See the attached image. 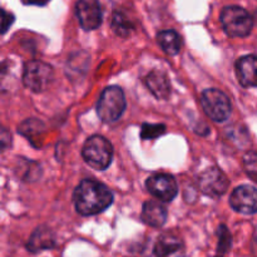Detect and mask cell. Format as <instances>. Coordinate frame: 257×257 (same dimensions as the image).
<instances>
[{"mask_svg": "<svg viewBox=\"0 0 257 257\" xmlns=\"http://www.w3.org/2000/svg\"><path fill=\"white\" fill-rule=\"evenodd\" d=\"M157 42L163 50L170 55H176L181 50V38L175 30H163L158 33Z\"/></svg>", "mask_w": 257, "mask_h": 257, "instance_id": "16", "label": "cell"}, {"mask_svg": "<svg viewBox=\"0 0 257 257\" xmlns=\"http://www.w3.org/2000/svg\"><path fill=\"white\" fill-rule=\"evenodd\" d=\"M142 221L152 227H162L167 221V210L161 203L147 201L142 208Z\"/></svg>", "mask_w": 257, "mask_h": 257, "instance_id": "14", "label": "cell"}, {"mask_svg": "<svg viewBox=\"0 0 257 257\" xmlns=\"http://www.w3.org/2000/svg\"><path fill=\"white\" fill-rule=\"evenodd\" d=\"M125 109L124 93L119 87H108L100 94L97 113L104 123L117 122Z\"/></svg>", "mask_w": 257, "mask_h": 257, "instance_id": "3", "label": "cell"}, {"mask_svg": "<svg viewBox=\"0 0 257 257\" xmlns=\"http://www.w3.org/2000/svg\"><path fill=\"white\" fill-rule=\"evenodd\" d=\"M75 13L84 30H94L102 24V9L98 0H79Z\"/></svg>", "mask_w": 257, "mask_h": 257, "instance_id": "10", "label": "cell"}, {"mask_svg": "<svg viewBox=\"0 0 257 257\" xmlns=\"http://www.w3.org/2000/svg\"><path fill=\"white\" fill-rule=\"evenodd\" d=\"M221 24L230 37H247L252 30V18L243 8L226 7L221 12Z\"/></svg>", "mask_w": 257, "mask_h": 257, "instance_id": "4", "label": "cell"}, {"mask_svg": "<svg viewBox=\"0 0 257 257\" xmlns=\"http://www.w3.org/2000/svg\"><path fill=\"white\" fill-rule=\"evenodd\" d=\"M55 245V236L50 228L42 226L38 227L37 230L33 232L30 236L29 241H28L27 248L33 253H37L39 251L48 250V248H53Z\"/></svg>", "mask_w": 257, "mask_h": 257, "instance_id": "13", "label": "cell"}, {"mask_svg": "<svg viewBox=\"0 0 257 257\" xmlns=\"http://www.w3.org/2000/svg\"><path fill=\"white\" fill-rule=\"evenodd\" d=\"M217 257H222V256H217Z\"/></svg>", "mask_w": 257, "mask_h": 257, "instance_id": "24", "label": "cell"}, {"mask_svg": "<svg viewBox=\"0 0 257 257\" xmlns=\"http://www.w3.org/2000/svg\"><path fill=\"white\" fill-rule=\"evenodd\" d=\"M85 162L92 168L103 171L112 162L113 148L109 141L102 136H92L85 141L82 150Z\"/></svg>", "mask_w": 257, "mask_h": 257, "instance_id": "2", "label": "cell"}, {"mask_svg": "<svg viewBox=\"0 0 257 257\" xmlns=\"http://www.w3.org/2000/svg\"><path fill=\"white\" fill-rule=\"evenodd\" d=\"M236 73L242 87H257V58L255 55H246L238 59L236 63Z\"/></svg>", "mask_w": 257, "mask_h": 257, "instance_id": "12", "label": "cell"}, {"mask_svg": "<svg viewBox=\"0 0 257 257\" xmlns=\"http://www.w3.org/2000/svg\"><path fill=\"white\" fill-rule=\"evenodd\" d=\"M30 2H32L33 4H45L48 0H30Z\"/></svg>", "mask_w": 257, "mask_h": 257, "instance_id": "23", "label": "cell"}, {"mask_svg": "<svg viewBox=\"0 0 257 257\" xmlns=\"http://www.w3.org/2000/svg\"><path fill=\"white\" fill-rule=\"evenodd\" d=\"M146 187L151 195L165 202L172 201L178 192L177 182L172 176L167 173H157L151 176L146 182Z\"/></svg>", "mask_w": 257, "mask_h": 257, "instance_id": "8", "label": "cell"}, {"mask_svg": "<svg viewBox=\"0 0 257 257\" xmlns=\"http://www.w3.org/2000/svg\"><path fill=\"white\" fill-rule=\"evenodd\" d=\"M252 253H253V256L257 257V237L253 240V242H252Z\"/></svg>", "mask_w": 257, "mask_h": 257, "instance_id": "22", "label": "cell"}, {"mask_svg": "<svg viewBox=\"0 0 257 257\" xmlns=\"http://www.w3.org/2000/svg\"><path fill=\"white\" fill-rule=\"evenodd\" d=\"M13 22V15L8 14L7 12H3V33L7 32L9 24H12Z\"/></svg>", "mask_w": 257, "mask_h": 257, "instance_id": "21", "label": "cell"}, {"mask_svg": "<svg viewBox=\"0 0 257 257\" xmlns=\"http://www.w3.org/2000/svg\"><path fill=\"white\" fill-rule=\"evenodd\" d=\"M53 78H54V70L47 63L32 60L25 64L23 82L25 87L33 92L39 93L47 89Z\"/></svg>", "mask_w": 257, "mask_h": 257, "instance_id": "5", "label": "cell"}, {"mask_svg": "<svg viewBox=\"0 0 257 257\" xmlns=\"http://www.w3.org/2000/svg\"><path fill=\"white\" fill-rule=\"evenodd\" d=\"M230 182L221 170L216 167L207 168L198 176V188L201 192L211 197H220L227 191Z\"/></svg>", "mask_w": 257, "mask_h": 257, "instance_id": "7", "label": "cell"}, {"mask_svg": "<svg viewBox=\"0 0 257 257\" xmlns=\"http://www.w3.org/2000/svg\"><path fill=\"white\" fill-rule=\"evenodd\" d=\"M230 205L237 212L253 215L257 212V188L243 185L235 188L230 197Z\"/></svg>", "mask_w": 257, "mask_h": 257, "instance_id": "9", "label": "cell"}, {"mask_svg": "<svg viewBox=\"0 0 257 257\" xmlns=\"http://www.w3.org/2000/svg\"><path fill=\"white\" fill-rule=\"evenodd\" d=\"M201 104L206 114L215 122H225L231 115V103L227 95L218 89H206L201 95Z\"/></svg>", "mask_w": 257, "mask_h": 257, "instance_id": "6", "label": "cell"}, {"mask_svg": "<svg viewBox=\"0 0 257 257\" xmlns=\"http://www.w3.org/2000/svg\"><path fill=\"white\" fill-rule=\"evenodd\" d=\"M165 131L166 127L163 124H148V123H145L142 125V131H141V137L143 140H155V138L163 135Z\"/></svg>", "mask_w": 257, "mask_h": 257, "instance_id": "19", "label": "cell"}, {"mask_svg": "<svg viewBox=\"0 0 257 257\" xmlns=\"http://www.w3.org/2000/svg\"><path fill=\"white\" fill-rule=\"evenodd\" d=\"M146 84L158 99H166L171 94V84L167 75L161 70H152L146 78Z\"/></svg>", "mask_w": 257, "mask_h": 257, "instance_id": "15", "label": "cell"}, {"mask_svg": "<svg viewBox=\"0 0 257 257\" xmlns=\"http://www.w3.org/2000/svg\"><path fill=\"white\" fill-rule=\"evenodd\" d=\"M156 257H185V245L178 236L173 233H163L155 245Z\"/></svg>", "mask_w": 257, "mask_h": 257, "instance_id": "11", "label": "cell"}, {"mask_svg": "<svg viewBox=\"0 0 257 257\" xmlns=\"http://www.w3.org/2000/svg\"><path fill=\"white\" fill-rule=\"evenodd\" d=\"M73 198L78 213L83 216L98 215L113 202V195L107 186L94 180H83L75 188Z\"/></svg>", "mask_w": 257, "mask_h": 257, "instance_id": "1", "label": "cell"}, {"mask_svg": "<svg viewBox=\"0 0 257 257\" xmlns=\"http://www.w3.org/2000/svg\"><path fill=\"white\" fill-rule=\"evenodd\" d=\"M218 237H220V240H218V252H227L230 250L231 245H232V238H231V235L227 228H226V226H220Z\"/></svg>", "mask_w": 257, "mask_h": 257, "instance_id": "20", "label": "cell"}, {"mask_svg": "<svg viewBox=\"0 0 257 257\" xmlns=\"http://www.w3.org/2000/svg\"><path fill=\"white\" fill-rule=\"evenodd\" d=\"M243 167H245L248 177L257 182V152L251 151V152L246 153L243 157Z\"/></svg>", "mask_w": 257, "mask_h": 257, "instance_id": "18", "label": "cell"}, {"mask_svg": "<svg viewBox=\"0 0 257 257\" xmlns=\"http://www.w3.org/2000/svg\"><path fill=\"white\" fill-rule=\"evenodd\" d=\"M112 28L113 30H114L115 34L123 38L130 37V35L133 33V30H135L132 23H131L124 15L120 14V13H115V14L113 15Z\"/></svg>", "mask_w": 257, "mask_h": 257, "instance_id": "17", "label": "cell"}]
</instances>
